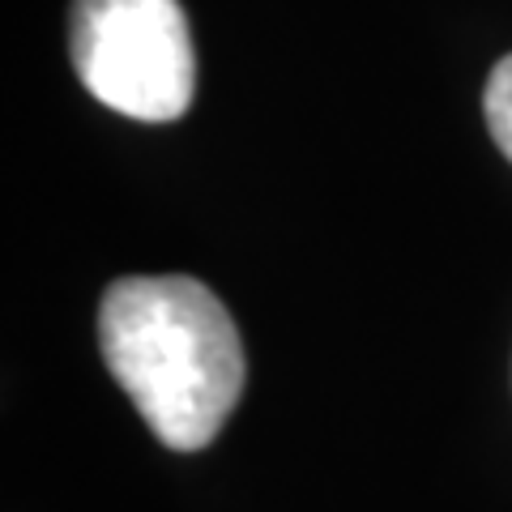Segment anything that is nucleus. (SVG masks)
I'll list each match as a JSON object with an SVG mask.
<instances>
[{"label": "nucleus", "instance_id": "f257e3e1", "mask_svg": "<svg viewBox=\"0 0 512 512\" xmlns=\"http://www.w3.org/2000/svg\"><path fill=\"white\" fill-rule=\"evenodd\" d=\"M99 350L141 419L175 453L210 444L244 393V342L197 278H120L99 303Z\"/></svg>", "mask_w": 512, "mask_h": 512}, {"label": "nucleus", "instance_id": "f03ea898", "mask_svg": "<svg viewBox=\"0 0 512 512\" xmlns=\"http://www.w3.org/2000/svg\"><path fill=\"white\" fill-rule=\"evenodd\" d=\"M69 56L103 107L167 124L192 107L197 56L180 0H73Z\"/></svg>", "mask_w": 512, "mask_h": 512}, {"label": "nucleus", "instance_id": "7ed1b4c3", "mask_svg": "<svg viewBox=\"0 0 512 512\" xmlns=\"http://www.w3.org/2000/svg\"><path fill=\"white\" fill-rule=\"evenodd\" d=\"M483 107H487V128H491L495 146H500V154L512 163V56H504L491 69Z\"/></svg>", "mask_w": 512, "mask_h": 512}]
</instances>
